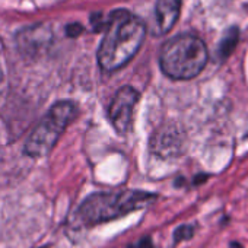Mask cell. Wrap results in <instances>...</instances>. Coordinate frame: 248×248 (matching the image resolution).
<instances>
[{
  "label": "cell",
  "mask_w": 248,
  "mask_h": 248,
  "mask_svg": "<svg viewBox=\"0 0 248 248\" xmlns=\"http://www.w3.org/2000/svg\"><path fill=\"white\" fill-rule=\"evenodd\" d=\"M181 145H183V140L177 129L162 127L156 132L155 138L152 139V148L155 154L164 158L178 154Z\"/></svg>",
  "instance_id": "6"
},
{
  "label": "cell",
  "mask_w": 248,
  "mask_h": 248,
  "mask_svg": "<svg viewBox=\"0 0 248 248\" xmlns=\"http://www.w3.org/2000/svg\"><path fill=\"white\" fill-rule=\"evenodd\" d=\"M138 101H139V92L132 86H123L114 95L108 108V117L112 127L120 135L127 133V130L130 129Z\"/></svg>",
  "instance_id": "5"
},
{
  "label": "cell",
  "mask_w": 248,
  "mask_h": 248,
  "mask_svg": "<svg viewBox=\"0 0 248 248\" xmlns=\"http://www.w3.org/2000/svg\"><path fill=\"white\" fill-rule=\"evenodd\" d=\"M155 199V194L140 190L95 193L79 206L78 217L85 225H98L143 209Z\"/></svg>",
  "instance_id": "2"
},
{
  "label": "cell",
  "mask_w": 248,
  "mask_h": 248,
  "mask_svg": "<svg viewBox=\"0 0 248 248\" xmlns=\"http://www.w3.org/2000/svg\"><path fill=\"white\" fill-rule=\"evenodd\" d=\"M193 232H194V228L193 226H188V225H183L180 226L177 231H175V242H181L183 239H188L193 236Z\"/></svg>",
  "instance_id": "9"
},
{
  "label": "cell",
  "mask_w": 248,
  "mask_h": 248,
  "mask_svg": "<svg viewBox=\"0 0 248 248\" xmlns=\"http://www.w3.org/2000/svg\"><path fill=\"white\" fill-rule=\"evenodd\" d=\"M206 44L196 35L183 34L167 41L159 53L162 72L175 80H188L200 75L207 64Z\"/></svg>",
  "instance_id": "3"
},
{
  "label": "cell",
  "mask_w": 248,
  "mask_h": 248,
  "mask_svg": "<svg viewBox=\"0 0 248 248\" xmlns=\"http://www.w3.org/2000/svg\"><path fill=\"white\" fill-rule=\"evenodd\" d=\"M235 44H236V31L233 32V30H232V32H231V34H228V35H226V38L222 41L220 48H219V54H220L222 57L229 56V54H231V51L233 50Z\"/></svg>",
  "instance_id": "8"
},
{
  "label": "cell",
  "mask_w": 248,
  "mask_h": 248,
  "mask_svg": "<svg viewBox=\"0 0 248 248\" xmlns=\"http://www.w3.org/2000/svg\"><path fill=\"white\" fill-rule=\"evenodd\" d=\"M78 107L72 101L56 102L40 120L25 142L24 152L31 158H41L51 152L66 127L75 120Z\"/></svg>",
  "instance_id": "4"
},
{
  "label": "cell",
  "mask_w": 248,
  "mask_h": 248,
  "mask_svg": "<svg viewBox=\"0 0 248 248\" xmlns=\"http://www.w3.org/2000/svg\"><path fill=\"white\" fill-rule=\"evenodd\" d=\"M146 35L140 19L120 9L111 14L104 38L98 48V63L105 72H115L126 66L139 51Z\"/></svg>",
  "instance_id": "1"
},
{
  "label": "cell",
  "mask_w": 248,
  "mask_h": 248,
  "mask_svg": "<svg viewBox=\"0 0 248 248\" xmlns=\"http://www.w3.org/2000/svg\"><path fill=\"white\" fill-rule=\"evenodd\" d=\"M183 0H156V21L162 34L172 30L175 25Z\"/></svg>",
  "instance_id": "7"
},
{
  "label": "cell",
  "mask_w": 248,
  "mask_h": 248,
  "mask_svg": "<svg viewBox=\"0 0 248 248\" xmlns=\"http://www.w3.org/2000/svg\"><path fill=\"white\" fill-rule=\"evenodd\" d=\"M140 247H142V248H154V245H152V242H151L149 238H145V239L140 242Z\"/></svg>",
  "instance_id": "10"
}]
</instances>
